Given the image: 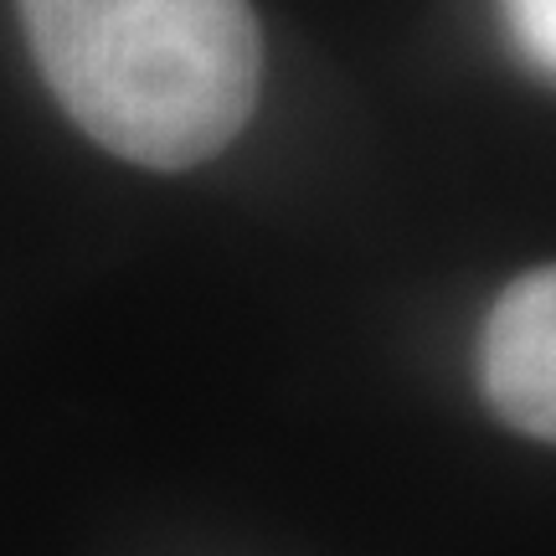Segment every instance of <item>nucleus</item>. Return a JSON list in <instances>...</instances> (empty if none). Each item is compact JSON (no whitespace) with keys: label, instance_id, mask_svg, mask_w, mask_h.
<instances>
[{"label":"nucleus","instance_id":"2","mask_svg":"<svg viewBox=\"0 0 556 556\" xmlns=\"http://www.w3.org/2000/svg\"><path fill=\"white\" fill-rule=\"evenodd\" d=\"M479 377L510 428L556 443V263L500 294L479 340Z\"/></svg>","mask_w":556,"mask_h":556},{"label":"nucleus","instance_id":"3","mask_svg":"<svg viewBox=\"0 0 556 556\" xmlns=\"http://www.w3.org/2000/svg\"><path fill=\"white\" fill-rule=\"evenodd\" d=\"M505 21L520 52L556 78V0H505Z\"/></svg>","mask_w":556,"mask_h":556},{"label":"nucleus","instance_id":"1","mask_svg":"<svg viewBox=\"0 0 556 556\" xmlns=\"http://www.w3.org/2000/svg\"><path fill=\"white\" fill-rule=\"evenodd\" d=\"M58 103L103 150L186 170L227 150L263 88L248 0H21Z\"/></svg>","mask_w":556,"mask_h":556}]
</instances>
